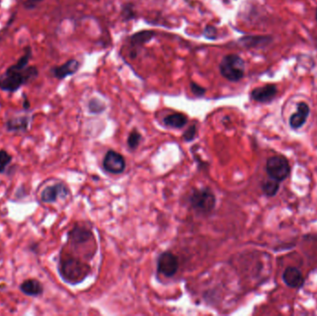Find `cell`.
<instances>
[{
  "label": "cell",
  "mask_w": 317,
  "mask_h": 316,
  "mask_svg": "<svg viewBox=\"0 0 317 316\" xmlns=\"http://www.w3.org/2000/svg\"><path fill=\"white\" fill-rule=\"evenodd\" d=\"M32 58L31 47H27V51L22 55L15 64L9 66L0 76V89L14 93L38 76V69L35 66H30L29 61Z\"/></svg>",
  "instance_id": "6da1fadb"
},
{
  "label": "cell",
  "mask_w": 317,
  "mask_h": 316,
  "mask_svg": "<svg viewBox=\"0 0 317 316\" xmlns=\"http://www.w3.org/2000/svg\"><path fill=\"white\" fill-rule=\"evenodd\" d=\"M61 276L71 284L82 282L89 275L90 267L84 265L77 259H65L61 263Z\"/></svg>",
  "instance_id": "7a4b0ae2"
},
{
  "label": "cell",
  "mask_w": 317,
  "mask_h": 316,
  "mask_svg": "<svg viewBox=\"0 0 317 316\" xmlns=\"http://www.w3.org/2000/svg\"><path fill=\"white\" fill-rule=\"evenodd\" d=\"M221 74L230 82H238L244 76L245 62L239 55L230 54L224 57L221 61Z\"/></svg>",
  "instance_id": "3957f363"
},
{
  "label": "cell",
  "mask_w": 317,
  "mask_h": 316,
  "mask_svg": "<svg viewBox=\"0 0 317 316\" xmlns=\"http://www.w3.org/2000/svg\"><path fill=\"white\" fill-rule=\"evenodd\" d=\"M191 207L197 213L208 214L211 213L216 204V198L209 188L195 189L189 198Z\"/></svg>",
  "instance_id": "277c9868"
},
{
  "label": "cell",
  "mask_w": 317,
  "mask_h": 316,
  "mask_svg": "<svg viewBox=\"0 0 317 316\" xmlns=\"http://www.w3.org/2000/svg\"><path fill=\"white\" fill-rule=\"evenodd\" d=\"M266 172L274 180L283 181L290 175L291 167L289 161L283 156H274L268 159Z\"/></svg>",
  "instance_id": "5b68a950"
},
{
  "label": "cell",
  "mask_w": 317,
  "mask_h": 316,
  "mask_svg": "<svg viewBox=\"0 0 317 316\" xmlns=\"http://www.w3.org/2000/svg\"><path fill=\"white\" fill-rule=\"evenodd\" d=\"M178 267V259L172 252H163L158 259V272L167 278L175 276Z\"/></svg>",
  "instance_id": "8992f818"
},
{
  "label": "cell",
  "mask_w": 317,
  "mask_h": 316,
  "mask_svg": "<svg viewBox=\"0 0 317 316\" xmlns=\"http://www.w3.org/2000/svg\"><path fill=\"white\" fill-rule=\"evenodd\" d=\"M125 160L114 150H109L104 158L103 166L107 172L110 174H122L125 169Z\"/></svg>",
  "instance_id": "52a82bcc"
},
{
  "label": "cell",
  "mask_w": 317,
  "mask_h": 316,
  "mask_svg": "<svg viewBox=\"0 0 317 316\" xmlns=\"http://www.w3.org/2000/svg\"><path fill=\"white\" fill-rule=\"evenodd\" d=\"M79 67H80V62L76 59L72 58L68 60L67 62H65L64 64L59 65L53 68L52 73L54 77L57 78L58 80H62L68 76L73 75L79 70Z\"/></svg>",
  "instance_id": "ba28073f"
},
{
  "label": "cell",
  "mask_w": 317,
  "mask_h": 316,
  "mask_svg": "<svg viewBox=\"0 0 317 316\" xmlns=\"http://www.w3.org/2000/svg\"><path fill=\"white\" fill-rule=\"evenodd\" d=\"M68 194V190L65 186L58 184L55 186L45 187L41 193V200L45 203H53L55 202L58 197L64 198Z\"/></svg>",
  "instance_id": "9c48e42d"
},
{
  "label": "cell",
  "mask_w": 317,
  "mask_h": 316,
  "mask_svg": "<svg viewBox=\"0 0 317 316\" xmlns=\"http://www.w3.org/2000/svg\"><path fill=\"white\" fill-rule=\"evenodd\" d=\"M278 93L277 86L275 84H266L262 87L253 89L252 92V97L255 101L258 102H268L272 100Z\"/></svg>",
  "instance_id": "30bf717a"
},
{
  "label": "cell",
  "mask_w": 317,
  "mask_h": 316,
  "mask_svg": "<svg viewBox=\"0 0 317 316\" xmlns=\"http://www.w3.org/2000/svg\"><path fill=\"white\" fill-rule=\"evenodd\" d=\"M283 280L287 286L292 289H300L305 284L302 273L295 267H288L283 274Z\"/></svg>",
  "instance_id": "8fae6325"
},
{
  "label": "cell",
  "mask_w": 317,
  "mask_h": 316,
  "mask_svg": "<svg viewBox=\"0 0 317 316\" xmlns=\"http://www.w3.org/2000/svg\"><path fill=\"white\" fill-rule=\"evenodd\" d=\"M310 109L306 103H299L297 106V112H295L290 119V124L293 129H298L305 124L307 118L309 116Z\"/></svg>",
  "instance_id": "7c38bea8"
},
{
  "label": "cell",
  "mask_w": 317,
  "mask_h": 316,
  "mask_svg": "<svg viewBox=\"0 0 317 316\" xmlns=\"http://www.w3.org/2000/svg\"><path fill=\"white\" fill-rule=\"evenodd\" d=\"M19 290L21 292L28 296L36 297L43 293V286L35 279H29L26 280L22 284L19 286Z\"/></svg>",
  "instance_id": "4fadbf2b"
},
{
  "label": "cell",
  "mask_w": 317,
  "mask_h": 316,
  "mask_svg": "<svg viewBox=\"0 0 317 316\" xmlns=\"http://www.w3.org/2000/svg\"><path fill=\"white\" fill-rule=\"evenodd\" d=\"M156 32L152 30H144L136 32L130 37V44L133 47H140L154 38Z\"/></svg>",
  "instance_id": "5bb4252c"
},
{
  "label": "cell",
  "mask_w": 317,
  "mask_h": 316,
  "mask_svg": "<svg viewBox=\"0 0 317 316\" xmlns=\"http://www.w3.org/2000/svg\"><path fill=\"white\" fill-rule=\"evenodd\" d=\"M163 123L169 127L180 129L188 123V118L183 113H174L165 117Z\"/></svg>",
  "instance_id": "9a60e30c"
},
{
  "label": "cell",
  "mask_w": 317,
  "mask_h": 316,
  "mask_svg": "<svg viewBox=\"0 0 317 316\" xmlns=\"http://www.w3.org/2000/svg\"><path fill=\"white\" fill-rule=\"evenodd\" d=\"M93 237V234L88 229L82 228V227H75L71 233H70V238L73 243L82 244Z\"/></svg>",
  "instance_id": "2e32d148"
},
{
  "label": "cell",
  "mask_w": 317,
  "mask_h": 316,
  "mask_svg": "<svg viewBox=\"0 0 317 316\" xmlns=\"http://www.w3.org/2000/svg\"><path fill=\"white\" fill-rule=\"evenodd\" d=\"M29 123V118L28 117H19L11 119L6 123L7 129L12 131V130H25Z\"/></svg>",
  "instance_id": "e0dca14e"
},
{
  "label": "cell",
  "mask_w": 317,
  "mask_h": 316,
  "mask_svg": "<svg viewBox=\"0 0 317 316\" xmlns=\"http://www.w3.org/2000/svg\"><path fill=\"white\" fill-rule=\"evenodd\" d=\"M240 43L246 47H256L261 45L267 44V38L261 36H248L241 39Z\"/></svg>",
  "instance_id": "ac0fdd59"
},
{
  "label": "cell",
  "mask_w": 317,
  "mask_h": 316,
  "mask_svg": "<svg viewBox=\"0 0 317 316\" xmlns=\"http://www.w3.org/2000/svg\"><path fill=\"white\" fill-rule=\"evenodd\" d=\"M279 188V181L274 180V179L266 181V183L263 185V191L268 197L275 196L278 192Z\"/></svg>",
  "instance_id": "d6986e66"
},
{
  "label": "cell",
  "mask_w": 317,
  "mask_h": 316,
  "mask_svg": "<svg viewBox=\"0 0 317 316\" xmlns=\"http://www.w3.org/2000/svg\"><path fill=\"white\" fill-rule=\"evenodd\" d=\"M141 138H142V136L137 130H134L133 132H131L129 136H128V139H127V144H128V147L130 149H136L141 141Z\"/></svg>",
  "instance_id": "ffe728a7"
},
{
  "label": "cell",
  "mask_w": 317,
  "mask_h": 316,
  "mask_svg": "<svg viewBox=\"0 0 317 316\" xmlns=\"http://www.w3.org/2000/svg\"><path fill=\"white\" fill-rule=\"evenodd\" d=\"M11 161V156L5 150H0V174L4 173L6 166Z\"/></svg>",
  "instance_id": "44dd1931"
},
{
  "label": "cell",
  "mask_w": 317,
  "mask_h": 316,
  "mask_svg": "<svg viewBox=\"0 0 317 316\" xmlns=\"http://www.w3.org/2000/svg\"><path fill=\"white\" fill-rule=\"evenodd\" d=\"M88 108L92 113H100L105 110V105L100 100L94 98L90 100Z\"/></svg>",
  "instance_id": "7402d4cb"
},
{
  "label": "cell",
  "mask_w": 317,
  "mask_h": 316,
  "mask_svg": "<svg viewBox=\"0 0 317 316\" xmlns=\"http://www.w3.org/2000/svg\"><path fill=\"white\" fill-rule=\"evenodd\" d=\"M122 16L125 20H129L135 17V11H134V8H133L132 5L127 4V5L123 6Z\"/></svg>",
  "instance_id": "603a6c76"
},
{
  "label": "cell",
  "mask_w": 317,
  "mask_h": 316,
  "mask_svg": "<svg viewBox=\"0 0 317 316\" xmlns=\"http://www.w3.org/2000/svg\"><path fill=\"white\" fill-rule=\"evenodd\" d=\"M196 135H197V126L193 124L184 133L183 138H184L185 141L190 142V141H192L194 139Z\"/></svg>",
  "instance_id": "cb8c5ba5"
},
{
  "label": "cell",
  "mask_w": 317,
  "mask_h": 316,
  "mask_svg": "<svg viewBox=\"0 0 317 316\" xmlns=\"http://www.w3.org/2000/svg\"><path fill=\"white\" fill-rule=\"evenodd\" d=\"M190 90L194 94L196 97H202L205 95L206 93V89L204 87L201 86L200 84H197V83H190Z\"/></svg>",
  "instance_id": "d4e9b609"
},
{
  "label": "cell",
  "mask_w": 317,
  "mask_h": 316,
  "mask_svg": "<svg viewBox=\"0 0 317 316\" xmlns=\"http://www.w3.org/2000/svg\"><path fill=\"white\" fill-rule=\"evenodd\" d=\"M203 35L207 39H216L217 37V29L214 26L207 25L203 30Z\"/></svg>",
  "instance_id": "484cf974"
},
{
  "label": "cell",
  "mask_w": 317,
  "mask_h": 316,
  "mask_svg": "<svg viewBox=\"0 0 317 316\" xmlns=\"http://www.w3.org/2000/svg\"><path fill=\"white\" fill-rule=\"evenodd\" d=\"M32 1H37V2H39V1H43V0H32Z\"/></svg>",
  "instance_id": "4316f807"
},
{
  "label": "cell",
  "mask_w": 317,
  "mask_h": 316,
  "mask_svg": "<svg viewBox=\"0 0 317 316\" xmlns=\"http://www.w3.org/2000/svg\"><path fill=\"white\" fill-rule=\"evenodd\" d=\"M316 18H317V12H316Z\"/></svg>",
  "instance_id": "83f0119b"
}]
</instances>
